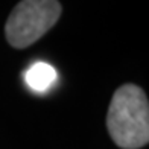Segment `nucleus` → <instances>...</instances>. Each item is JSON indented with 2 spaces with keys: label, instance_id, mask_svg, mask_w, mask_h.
I'll use <instances>...</instances> for the list:
<instances>
[{
  "label": "nucleus",
  "instance_id": "f03ea898",
  "mask_svg": "<svg viewBox=\"0 0 149 149\" xmlns=\"http://www.w3.org/2000/svg\"><path fill=\"white\" fill-rule=\"evenodd\" d=\"M58 0H22L15 5L5 24L8 43L24 49L49 32L61 17Z\"/></svg>",
  "mask_w": 149,
  "mask_h": 149
},
{
  "label": "nucleus",
  "instance_id": "f257e3e1",
  "mask_svg": "<svg viewBox=\"0 0 149 149\" xmlns=\"http://www.w3.org/2000/svg\"><path fill=\"white\" fill-rule=\"evenodd\" d=\"M107 130L122 149H140L149 141V102L146 93L134 84L114 91L107 113Z\"/></svg>",
  "mask_w": 149,
  "mask_h": 149
},
{
  "label": "nucleus",
  "instance_id": "7ed1b4c3",
  "mask_svg": "<svg viewBox=\"0 0 149 149\" xmlns=\"http://www.w3.org/2000/svg\"><path fill=\"white\" fill-rule=\"evenodd\" d=\"M56 70L47 63H35L24 72V81L33 91L43 93L56 81Z\"/></svg>",
  "mask_w": 149,
  "mask_h": 149
}]
</instances>
